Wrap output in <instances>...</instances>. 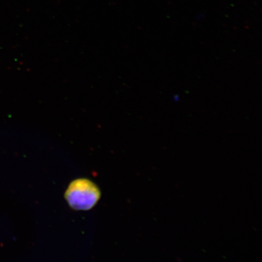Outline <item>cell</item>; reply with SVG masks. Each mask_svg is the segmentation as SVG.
<instances>
[{
	"mask_svg": "<svg viewBox=\"0 0 262 262\" xmlns=\"http://www.w3.org/2000/svg\"><path fill=\"white\" fill-rule=\"evenodd\" d=\"M65 196L72 208L77 210H88L96 204L100 192L90 180L78 179L72 182Z\"/></svg>",
	"mask_w": 262,
	"mask_h": 262,
	"instance_id": "obj_1",
	"label": "cell"
}]
</instances>
